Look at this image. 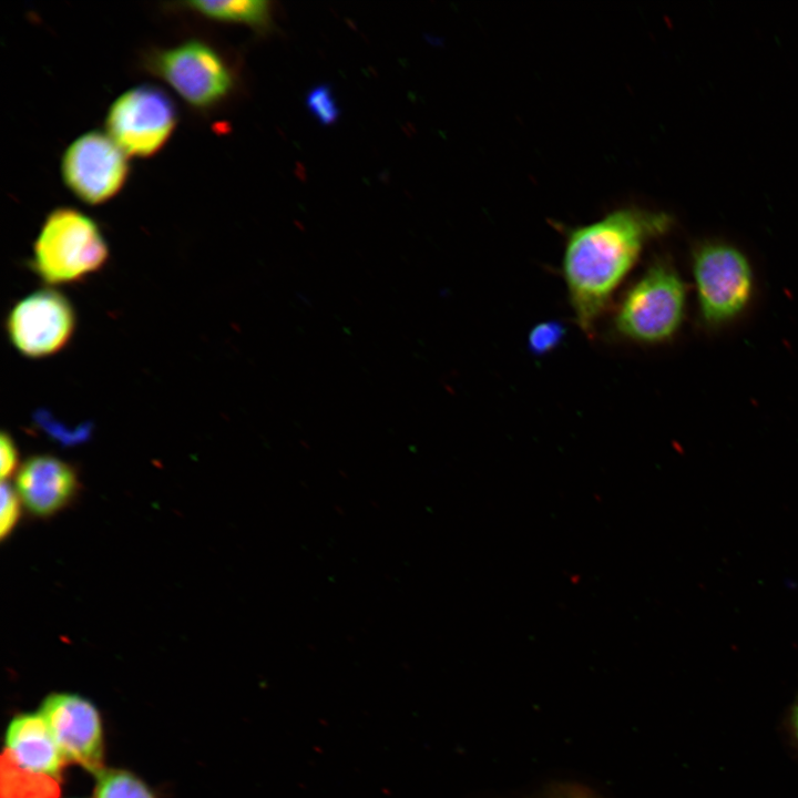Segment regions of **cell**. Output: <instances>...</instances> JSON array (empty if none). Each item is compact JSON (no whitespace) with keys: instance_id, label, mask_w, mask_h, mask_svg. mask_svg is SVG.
<instances>
[{"instance_id":"ba28073f","label":"cell","mask_w":798,"mask_h":798,"mask_svg":"<svg viewBox=\"0 0 798 798\" xmlns=\"http://www.w3.org/2000/svg\"><path fill=\"white\" fill-rule=\"evenodd\" d=\"M75 314L65 296L41 289L19 300L10 310L6 328L14 348L29 358L60 351L71 339Z\"/></svg>"},{"instance_id":"3957f363","label":"cell","mask_w":798,"mask_h":798,"mask_svg":"<svg viewBox=\"0 0 798 798\" xmlns=\"http://www.w3.org/2000/svg\"><path fill=\"white\" fill-rule=\"evenodd\" d=\"M686 304L685 285L674 266L655 260L623 295L613 325L627 340L654 345L679 329Z\"/></svg>"},{"instance_id":"2e32d148","label":"cell","mask_w":798,"mask_h":798,"mask_svg":"<svg viewBox=\"0 0 798 798\" xmlns=\"http://www.w3.org/2000/svg\"><path fill=\"white\" fill-rule=\"evenodd\" d=\"M307 103L311 113L323 123H330L337 116L336 103L327 88L320 86L313 90Z\"/></svg>"},{"instance_id":"30bf717a","label":"cell","mask_w":798,"mask_h":798,"mask_svg":"<svg viewBox=\"0 0 798 798\" xmlns=\"http://www.w3.org/2000/svg\"><path fill=\"white\" fill-rule=\"evenodd\" d=\"M75 471L49 454L29 458L19 469L17 493L30 513L50 516L68 505L78 490Z\"/></svg>"},{"instance_id":"52a82bcc","label":"cell","mask_w":798,"mask_h":798,"mask_svg":"<svg viewBox=\"0 0 798 798\" xmlns=\"http://www.w3.org/2000/svg\"><path fill=\"white\" fill-rule=\"evenodd\" d=\"M126 155L109 134L84 133L62 156L63 182L82 202L104 203L119 193L127 178Z\"/></svg>"},{"instance_id":"8992f818","label":"cell","mask_w":798,"mask_h":798,"mask_svg":"<svg viewBox=\"0 0 798 798\" xmlns=\"http://www.w3.org/2000/svg\"><path fill=\"white\" fill-rule=\"evenodd\" d=\"M177 120L173 101L157 86L143 84L121 94L106 115L108 134L127 154L151 156L171 136Z\"/></svg>"},{"instance_id":"277c9868","label":"cell","mask_w":798,"mask_h":798,"mask_svg":"<svg viewBox=\"0 0 798 798\" xmlns=\"http://www.w3.org/2000/svg\"><path fill=\"white\" fill-rule=\"evenodd\" d=\"M699 311L709 326L737 317L753 294V272L741 252L724 243L700 244L693 254Z\"/></svg>"},{"instance_id":"e0dca14e","label":"cell","mask_w":798,"mask_h":798,"mask_svg":"<svg viewBox=\"0 0 798 798\" xmlns=\"http://www.w3.org/2000/svg\"><path fill=\"white\" fill-rule=\"evenodd\" d=\"M1 449V479L4 481L10 477L17 469L18 466V449L16 442L9 433L2 432L0 439Z\"/></svg>"},{"instance_id":"7a4b0ae2","label":"cell","mask_w":798,"mask_h":798,"mask_svg":"<svg viewBox=\"0 0 798 798\" xmlns=\"http://www.w3.org/2000/svg\"><path fill=\"white\" fill-rule=\"evenodd\" d=\"M108 257L98 224L73 207H59L44 219L31 266L45 284H70L99 270Z\"/></svg>"},{"instance_id":"ac0fdd59","label":"cell","mask_w":798,"mask_h":798,"mask_svg":"<svg viewBox=\"0 0 798 798\" xmlns=\"http://www.w3.org/2000/svg\"><path fill=\"white\" fill-rule=\"evenodd\" d=\"M787 729L791 743L798 749V694L787 716Z\"/></svg>"},{"instance_id":"7c38bea8","label":"cell","mask_w":798,"mask_h":798,"mask_svg":"<svg viewBox=\"0 0 798 798\" xmlns=\"http://www.w3.org/2000/svg\"><path fill=\"white\" fill-rule=\"evenodd\" d=\"M184 4L203 17L218 21L262 25L269 17L268 2L263 0L191 1Z\"/></svg>"},{"instance_id":"5b68a950","label":"cell","mask_w":798,"mask_h":798,"mask_svg":"<svg viewBox=\"0 0 798 798\" xmlns=\"http://www.w3.org/2000/svg\"><path fill=\"white\" fill-rule=\"evenodd\" d=\"M145 64L185 102L201 110L218 103L233 84L231 71L221 54L198 39L153 51Z\"/></svg>"},{"instance_id":"5bb4252c","label":"cell","mask_w":798,"mask_h":798,"mask_svg":"<svg viewBox=\"0 0 798 798\" xmlns=\"http://www.w3.org/2000/svg\"><path fill=\"white\" fill-rule=\"evenodd\" d=\"M565 336V327L557 320H546L535 325L529 332V350L536 356L555 349Z\"/></svg>"},{"instance_id":"9c48e42d","label":"cell","mask_w":798,"mask_h":798,"mask_svg":"<svg viewBox=\"0 0 798 798\" xmlns=\"http://www.w3.org/2000/svg\"><path fill=\"white\" fill-rule=\"evenodd\" d=\"M39 713L47 722L63 759L95 775L102 770V728L99 713L74 694H51Z\"/></svg>"},{"instance_id":"4fadbf2b","label":"cell","mask_w":798,"mask_h":798,"mask_svg":"<svg viewBox=\"0 0 798 798\" xmlns=\"http://www.w3.org/2000/svg\"><path fill=\"white\" fill-rule=\"evenodd\" d=\"M96 778L95 798H154L147 787L127 771L102 769Z\"/></svg>"},{"instance_id":"8fae6325","label":"cell","mask_w":798,"mask_h":798,"mask_svg":"<svg viewBox=\"0 0 798 798\" xmlns=\"http://www.w3.org/2000/svg\"><path fill=\"white\" fill-rule=\"evenodd\" d=\"M6 747L25 771L59 778L63 757L40 713L14 717L6 733Z\"/></svg>"},{"instance_id":"9a60e30c","label":"cell","mask_w":798,"mask_h":798,"mask_svg":"<svg viewBox=\"0 0 798 798\" xmlns=\"http://www.w3.org/2000/svg\"><path fill=\"white\" fill-rule=\"evenodd\" d=\"M20 498L8 483L1 485L0 535L4 539L11 533L20 518Z\"/></svg>"},{"instance_id":"6da1fadb","label":"cell","mask_w":798,"mask_h":798,"mask_svg":"<svg viewBox=\"0 0 798 798\" xmlns=\"http://www.w3.org/2000/svg\"><path fill=\"white\" fill-rule=\"evenodd\" d=\"M672 224L667 213L633 206L567 232L562 273L576 323L585 334H593L644 246Z\"/></svg>"}]
</instances>
